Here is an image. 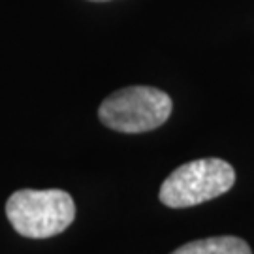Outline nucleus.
<instances>
[{
    "instance_id": "obj_4",
    "label": "nucleus",
    "mask_w": 254,
    "mask_h": 254,
    "mask_svg": "<svg viewBox=\"0 0 254 254\" xmlns=\"http://www.w3.org/2000/svg\"><path fill=\"white\" fill-rule=\"evenodd\" d=\"M170 254H253V251L239 237L218 236L190 241Z\"/></svg>"
},
{
    "instance_id": "obj_5",
    "label": "nucleus",
    "mask_w": 254,
    "mask_h": 254,
    "mask_svg": "<svg viewBox=\"0 0 254 254\" xmlns=\"http://www.w3.org/2000/svg\"><path fill=\"white\" fill-rule=\"evenodd\" d=\"M92 2H106V0H92Z\"/></svg>"
},
{
    "instance_id": "obj_2",
    "label": "nucleus",
    "mask_w": 254,
    "mask_h": 254,
    "mask_svg": "<svg viewBox=\"0 0 254 254\" xmlns=\"http://www.w3.org/2000/svg\"><path fill=\"white\" fill-rule=\"evenodd\" d=\"M236 183V172L220 158H200L179 166L162 183L158 198L164 205L183 209L200 205L226 194Z\"/></svg>"
},
{
    "instance_id": "obj_1",
    "label": "nucleus",
    "mask_w": 254,
    "mask_h": 254,
    "mask_svg": "<svg viewBox=\"0 0 254 254\" xmlns=\"http://www.w3.org/2000/svg\"><path fill=\"white\" fill-rule=\"evenodd\" d=\"M6 217L19 236L30 239H46L63 234L75 218V203L68 192L17 190L6 203Z\"/></svg>"
},
{
    "instance_id": "obj_3",
    "label": "nucleus",
    "mask_w": 254,
    "mask_h": 254,
    "mask_svg": "<svg viewBox=\"0 0 254 254\" xmlns=\"http://www.w3.org/2000/svg\"><path fill=\"white\" fill-rule=\"evenodd\" d=\"M172 98L154 87H127L109 94L98 109L100 121L111 130L141 134L162 127L172 115Z\"/></svg>"
}]
</instances>
